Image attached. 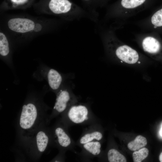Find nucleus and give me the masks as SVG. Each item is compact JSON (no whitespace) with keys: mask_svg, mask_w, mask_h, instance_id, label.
I'll return each instance as SVG.
<instances>
[{"mask_svg":"<svg viewBox=\"0 0 162 162\" xmlns=\"http://www.w3.org/2000/svg\"><path fill=\"white\" fill-rule=\"evenodd\" d=\"M50 109L40 97L31 95L26 99L16 124L19 142L23 147L39 128L49 124L47 111Z\"/></svg>","mask_w":162,"mask_h":162,"instance_id":"1","label":"nucleus"},{"mask_svg":"<svg viewBox=\"0 0 162 162\" xmlns=\"http://www.w3.org/2000/svg\"><path fill=\"white\" fill-rule=\"evenodd\" d=\"M100 25L98 27L99 34L107 57L113 61L129 64H136L140 60V55L121 41L116 34L115 30Z\"/></svg>","mask_w":162,"mask_h":162,"instance_id":"2","label":"nucleus"},{"mask_svg":"<svg viewBox=\"0 0 162 162\" xmlns=\"http://www.w3.org/2000/svg\"><path fill=\"white\" fill-rule=\"evenodd\" d=\"M44 125L34 133L23 147L32 160L37 161L50 147H53L50 127Z\"/></svg>","mask_w":162,"mask_h":162,"instance_id":"3","label":"nucleus"},{"mask_svg":"<svg viewBox=\"0 0 162 162\" xmlns=\"http://www.w3.org/2000/svg\"><path fill=\"white\" fill-rule=\"evenodd\" d=\"M60 118L68 128L76 125H88L98 122V118L91 110L90 104L79 102L71 106Z\"/></svg>","mask_w":162,"mask_h":162,"instance_id":"4","label":"nucleus"},{"mask_svg":"<svg viewBox=\"0 0 162 162\" xmlns=\"http://www.w3.org/2000/svg\"><path fill=\"white\" fill-rule=\"evenodd\" d=\"M56 94V101L52 112L49 115V124L53 118L62 115L71 106L79 101V98L75 95L72 88L68 86L64 85Z\"/></svg>","mask_w":162,"mask_h":162,"instance_id":"5","label":"nucleus"},{"mask_svg":"<svg viewBox=\"0 0 162 162\" xmlns=\"http://www.w3.org/2000/svg\"><path fill=\"white\" fill-rule=\"evenodd\" d=\"M157 35L154 32L137 33L135 39L146 53L162 62V41Z\"/></svg>","mask_w":162,"mask_h":162,"instance_id":"6","label":"nucleus"},{"mask_svg":"<svg viewBox=\"0 0 162 162\" xmlns=\"http://www.w3.org/2000/svg\"><path fill=\"white\" fill-rule=\"evenodd\" d=\"M68 128L60 118L50 127L53 147L57 148L59 152H66L67 151H73L76 145L69 133Z\"/></svg>","mask_w":162,"mask_h":162,"instance_id":"7","label":"nucleus"},{"mask_svg":"<svg viewBox=\"0 0 162 162\" xmlns=\"http://www.w3.org/2000/svg\"><path fill=\"white\" fill-rule=\"evenodd\" d=\"M103 138V131L101 125L98 123H96L88 125L83 130L76 142V144L80 147L89 142L95 141H101Z\"/></svg>","mask_w":162,"mask_h":162,"instance_id":"8","label":"nucleus"},{"mask_svg":"<svg viewBox=\"0 0 162 162\" xmlns=\"http://www.w3.org/2000/svg\"><path fill=\"white\" fill-rule=\"evenodd\" d=\"M36 24L31 19L22 18L11 19L8 22V27L11 30L22 33L34 31Z\"/></svg>","mask_w":162,"mask_h":162,"instance_id":"9","label":"nucleus"},{"mask_svg":"<svg viewBox=\"0 0 162 162\" xmlns=\"http://www.w3.org/2000/svg\"><path fill=\"white\" fill-rule=\"evenodd\" d=\"M81 152L78 154L83 161H90L95 157L99 158L102 154L101 141H95L82 145Z\"/></svg>","mask_w":162,"mask_h":162,"instance_id":"10","label":"nucleus"},{"mask_svg":"<svg viewBox=\"0 0 162 162\" xmlns=\"http://www.w3.org/2000/svg\"><path fill=\"white\" fill-rule=\"evenodd\" d=\"M47 77L50 88L56 94L64 85V77L58 71L52 68L48 71Z\"/></svg>","mask_w":162,"mask_h":162,"instance_id":"11","label":"nucleus"},{"mask_svg":"<svg viewBox=\"0 0 162 162\" xmlns=\"http://www.w3.org/2000/svg\"><path fill=\"white\" fill-rule=\"evenodd\" d=\"M147 144L146 138L143 136L139 135L135 139L128 144V148L131 151H136L145 146Z\"/></svg>","mask_w":162,"mask_h":162,"instance_id":"12","label":"nucleus"},{"mask_svg":"<svg viewBox=\"0 0 162 162\" xmlns=\"http://www.w3.org/2000/svg\"><path fill=\"white\" fill-rule=\"evenodd\" d=\"M107 157L110 162H127L125 156L114 148H110L107 151Z\"/></svg>","mask_w":162,"mask_h":162,"instance_id":"13","label":"nucleus"},{"mask_svg":"<svg viewBox=\"0 0 162 162\" xmlns=\"http://www.w3.org/2000/svg\"><path fill=\"white\" fill-rule=\"evenodd\" d=\"M10 52L9 44L5 35L2 32L0 33V54L3 57L7 56Z\"/></svg>","mask_w":162,"mask_h":162,"instance_id":"14","label":"nucleus"},{"mask_svg":"<svg viewBox=\"0 0 162 162\" xmlns=\"http://www.w3.org/2000/svg\"><path fill=\"white\" fill-rule=\"evenodd\" d=\"M148 150L146 148H141L138 151L134 152L132 155L134 161L142 162L148 157Z\"/></svg>","mask_w":162,"mask_h":162,"instance_id":"15","label":"nucleus"},{"mask_svg":"<svg viewBox=\"0 0 162 162\" xmlns=\"http://www.w3.org/2000/svg\"><path fill=\"white\" fill-rule=\"evenodd\" d=\"M65 152H59L58 154L50 162H64L65 160Z\"/></svg>","mask_w":162,"mask_h":162,"instance_id":"16","label":"nucleus"},{"mask_svg":"<svg viewBox=\"0 0 162 162\" xmlns=\"http://www.w3.org/2000/svg\"><path fill=\"white\" fill-rule=\"evenodd\" d=\"M13 7H20L25 5L29 0H9Z\"/></svg>","mask_w":162,"mask_h":162,"instance_id":"17","label":"nucleus"},{"mask_svg":"<svg viewBox=\"0 0 162 162\" xmlns=\"http://www.w3.org/2000/svg\"><path fill=\"white\" fill-rule=\"evenodd\" d=\"M159 159L160 162H162V152L159 155Z\"/></svg>","mask_w":162,"mask_h":162,"instance_id":"18","label":"nucleus"},{"mask_svg":"<svg viewBox=\"0 0 162 162\" xmlns=\"http://www.w3.org/2000/svg\"><path fill=\"white\" fill-rule=\"evenodd\" d=\"M160 136H162V125L160 130Z\"/></svg>","mask_w":162,"mask_h":162,"instance_id":"19","label":"nucleus"},{"mask_svg":"<svg viewBox=\"0 0 162 162\" xmlns=\"http://www.w3.org/2000/svg\"><path fill=\"white\" fill-rule=\"evenodd\" d=\"M83 0L86 2H88L90 1V0Z\"/></svg>","mask_w":162,"mask_h":162,"instance_id":"20","label":"nucleus"}]
</instances>
